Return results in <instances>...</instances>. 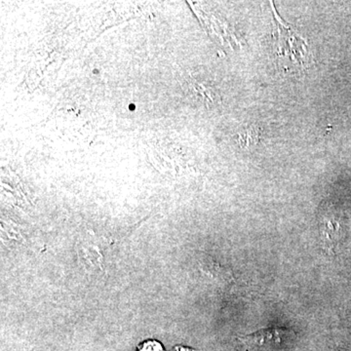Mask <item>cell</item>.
Listing matches in <instances>:
<instances>
[{"mask_svg":"<svg viewBox=\"0 0 351 351\" xmlns=\"http://www.w3.org/2000/svg\"><path fill=\"white\" fill-rule=\"evenodd\" d=\"M176 351H195L193 350H191V348H184V346H177V348H175Z\"/></svg>","mask_w":351,"mask_h":351,"instance_id":"5","label":"cell"},{"mask_svg":"<svg viewBox=\"0 0 351 351\" xmlns=\"http://www.w3.org/2000/svg\"><path fill=\"white\" fill-rule=\"evenodd\" d=\"M320 240L323 250L328 254L334 253L335 249L345 237V225L343 219L332 209L321 210L318 217Z\"/></svg>","mask_w":351,"mask_h":351,"instance_id":"1","label":"cell"},{"mask_svg":"<svg viewBox=\"0 0 351 351\" xmlns=\"http://www.w3.org/2000/svg\"><path fill=\"white\" fill-rule=\"evenodd\" d=\"M129 108H130L131 110H136L135 105H133V104H131V105L129 106Z\"/></svg>","mask_w":351,"mask_h":351,"instance_id":"6","label":"cell"},{"mask_svg":"<svg viewBox=\"0 0 351 351\" xmlns=\"http://www.w3.org/2000/svg\"><path fill=\"white\" fill-rule=\"evenodd\" d=\"M138 351H165L161 343L156 339H149L138 346Z\"/></svg>","mask_w":351,"mask_h":351,"instance_id":"4","label":"cell"},{"mask_svg":"<svg viewBox=\"0 0 351 351\" xmlns=\"http://www.w3.org/2000/svg\"><path fill=\"white\" fill-rule=\"evenodd\" d=\"M276 50L277 55L281 56L287 48L289 50V57H291V62L294 64L304 66V60L306 59V48L304 43H302L301 38H298V34L290 29L281 24L280 21L276 20Z\"/></svg>","mask_w":351,"mask_h":351,"instance_id":"2","label":"cell"},{"mask_svg":"<svg viewBox=\"0 0 351 351\" xmlns=\"http://www.w3.org/2000/svg\"><path fill=\"white\" fill-rule=\"evenodd\" d=\"M285 334L286 330L281 328H267L239 339L248 351H272L280 348Z\"/></svg>","mask_w":351,"mask_h":351,"instance_id":"3","label":"cell"}]
</instances>
